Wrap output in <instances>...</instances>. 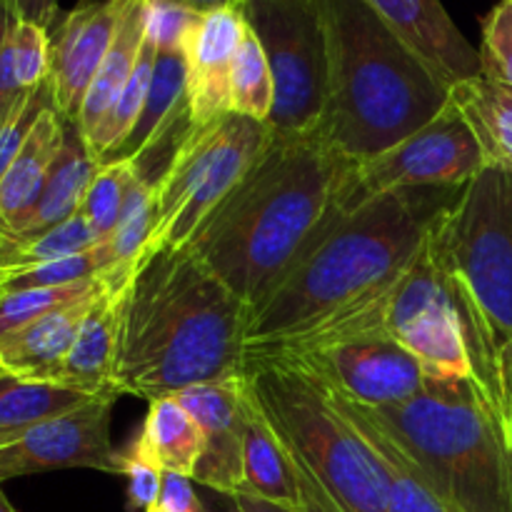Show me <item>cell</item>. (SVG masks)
<instances>
[{"label":"cell","mask_w":512,"mask_h":512,"mask_svg":"<svg viewBox=\"0 0 512 512\" xmlns=\"http://www.w3.org/2000/svg\"><path fill=\"white\" fill-rule=\"evenodd\" d=\"M355 163L315 128L273 133L263 155L200 225L188 248L253 313L345 208Z\"/></svg>","instance_id":"6da1fadb"},{"label":"cell","mask_w":512,"mask_h":512,"mask_svg":"<svg viewBox=\"0 0 512 512\" xmlns=\"http://www.w3.org/2000/svg\"><path fill=\"white\" fill-rule=\"evenodd\" d=\"M250 308L193 253L150 250L123 285L113 388L148 403L243 373Z\"/></svg>","instance_id":"7a4b0ae2"},{"label":"cell","mask_w":512,"mask_h":512,"mask_svg":"<svg viewBox=\"0 0 512 512\" xmlns=\"http://www.w3.org/2000/svg\"><path fill=\"white\" fill-rule=\"evenodd\" d=\"M460 190H395L353 210L340 208L250 313L245 348L293 338L380 293L415 258L433 220Z\"/></svg>","instance_id":"3957f363"},{"label":"cell","mask_w":512,"mask_h":512,"mask_svg":"<svg viewBox=\"0 0 512 512\" xmlns=\"http://www.w3.org/2000/svg\"><path fill=\"white\" fill-rule=\"evenodd\" d=\"M470 385L512 450V175L485 168L430 225Z\"/></svg>","instance_id":"277c9868"},{"label":"cell","mask_w":512,"mask_h":512,"mask_svg":"<svg viewBox=\"0 0 512 512\" xmlns=\"http://www.w3.org/2000/svg\"><path fill=\"white\" fill-rule=\"evenodd\" d=\"M328 45L320 135L350 160H368L413 135L448 105L435 70L360 0H315Z\"/></svg>","instance_id":"5b68a950"},{"label":"cell","mask_w":512,"mask_h":512,"mask_svg":"<svg viewBox=\"0 0 512 512\" xmlns=\"http://www.w3.org/2000/svg\"><path fill=\"white\" fill-rule=\"evenodd\" d=\"M328 395L450 512H512V450L470 380L430 378L423 393L383 408Z\"/></svg>","instance_id":"8992f818"},{"label":"cell","mask_w":512,"mask_h":512,"mask_svg":"<svg viewBox=\"0 0 512 512\" xmlns=\"http://www.w3.org/2000/svg\"><path fill=\"white\" fill-rule=\"evenodd\" d=\"M250 398L340 512H390V470L328 393L293 368L243 363Z\"/></svg>","instance_id":"52a82bcc"},{"label":"cell","mask_w":512,"mask_h":512,"mask_svg":"<svg viewBox=\"0 0 512 512\" xmlns=\"http://www.w3.org/2000/svg\"><path fill=\"white\" fill-rule=\"evenodd\" d=\"M273 140V128L238 113L190 128L155 180V228L150 250L188 248L200 225L233 193Z\"/></svg>","instance_id":"ba28073f"},{"label":"cell","mask_w":512,"mask_h":512,"mask_svg":"<svg viewBox=\"0 0 512 512\" xmlns=\"http://www.w3.org/2000/svg\"><path fill=\"white\" fill-rule=\"evenodd\" d=\"M273 73V133H308L328 93V45L315 0H245L238 5Z\"/></svg>","instance_id":"9c48e42d"},{"label":"cell","mask_w":512,"mask_h":512,"mask_svg":"<svg viewBox=\"0 0 512 512\" xmlns=\"http://www.w3.org/2000/svg\"><path fill=\"white\" fill-rule=\"evenodd\" d=\"M483 170V150L463 113L448 98V105L413 135L355 163L345 208L353 210L395 190L465 188Z\"/></svg>","instance_id":"30bf717a"},{"label":"cell","mask_w":512,"mask_h":512,"mask_svg":"<svg viewBox=\"0 0 512 512\" xmlns=\"http://www.w3.org/2000/svg\"><path fill=\"white\" fill-rule=\"evenodd\" d=\"M243 363H278L318 383L328 393L365 408H383L423 393L430 375L388 335H358L303 350L258 355Z\"/></svg>","instance_id":"8fae6325"},{"label":"cell","mask_w":512,"mask_h":512,"mask_svg":"<svg viewBox=\"0 0 512 512\" xmlns=\"http://www.w3.org/2000/svg\"><path fill=\"white\" fill-rule=\"evenodd\" d=\"M385 330L435 380H470L463 333L430 248V230L415 258L395 278Z\"/></svg>","instance_id":"7c38bea8"},{"label":"cell","mask_w":512,"mask_h":512,"mask_svg":"<svg viewBox=\"0 0 512 512\" xmlns=\"http://www.w3.org/2000/svg\"><path fill=\"white\" fill-rule=\"evenodd\" d=\"M118 395L43 420L18 438L0 443V483L50 470H100L123 475V453L110 440V418Z\"/></svg>","instance_id":"4fadbf2b"},{"label":"cell","mask_w":512,"mask_h":512,"mask_svg":"<svg viewBox=\"0 0 512 512\" xmlns=\"http://www.w3.org/2000/svg\"><path fill=\"white\" fill-rule=\"evenodd\" d=\"M128 0H80L50 28V90L60 118L75 123L108 55Z\"/></svg>","instance_id":"5bb4252c"},{"label":"cell","mask_w":512,"mask_h":512,"mask_svg":"<svg viewBox=\"0 0 512 512\" xmlns=\"http://www.w3.org/2000/svg\"><path fill=\"white\" fill-rule=\"evenodd\" d=\"M175 398L185 405L203 433V455L193 480L205 490L238 495L245 488V423L248 388L243 373L218 383L193 385Z\"/></svg>","instance_id":"9a60e30c"},{"label":"cell","mask_w":512,"mask_h":512,"mask_svg":"<svg viewBox=\"0 0 512 512\" xmlns=\"http://www.w3.org/2000/svg\"><path fill=\"white\" fill-rule=\"evenodd\" d=\"M248 33V23L238 5L198 15L185 40L188 63L190 125L205 128L230 113V75L235 55Z\"/></svg>","instance_id":"2e32d148"},{"label":"cell","mask_w":512,"mask_h":512,"mask_svg":"<svg viewBox=\"0 0 512 512\" xmlns=\"http://www.w3.org/2000/svg\"><path fill=\"white\" fill-rule=\"evenodd\" d=\"M405 40L448 88L483 75L480 50L460 33L443 0H360Z\"/></svg>","instance_id":"e0dca14e"},{"label":"cell","mask_w":512,"mask_h":512,"mask_svg":"<svg viewBox=\"0 0 512 512\" xmlns=\"http://www.w3.org/2000/svg\"><path fill=\"white\" fill-rule=\"evenodd\" d=\"M110 280L113 278L105 273L103 280L83 298L70 300V303L30 320L23 328L0 335V370L15 375V378L53 385L55 373L63 365L85 315L90 313Z\"/></svg>","instance_id":"ac0fdd59"},{"label":"cell","mask_w":512,"mask_h":512,"mask_svg":"<svg viewBox=\"0 0 512 512\" xmlns=\"http://www.w3.org/2000/svg\"><path fill=\"white\" fill-rule=\"evenodd\" d=\"M123 285L113 283V280L105 285V290L93 303L90 313L85 315L63 365L55 373L53 385L78 390V393L85 395H120L113 388V373L115 358H118Z\"/></svg>","instance_id":"d6986e66"},{"label":"cell","mask_w":512,"mask_h":512,"mask_svg":"<svg viewBox=\"0 0 512 512\" xmlns=\"http://www.w3.org/2000/svg\"><path fill=\"white\" fill-rule=\"evenodd\" d=\"M65 120L55 105L43 110L20 153L0 178V225L13 233L15 225L38 203L43 185L63 150Z\"/></svg>","instance_id":"ffe728a7"},{"label":"cell","mask_w":512,"mask_h":512,"mask_svg":"<svg viewBox=\"0 0 512 512\" xmlns=\"http://www.w3.org/2000/svg\"><path fill=\"white\" fill-rule=\"evenodd\" d=\"M98 168L100 165L90 155L78 125L65 120L63 150H60L58 160H55L48 180H45L38 203L15 225L13 235L30 238V235L43 233V230L68 220L70 215L80 213V205H83L85 193H88Z\"/></svg>","instance_id":"44dd1931"},{"label":"cell","mask_w":512,"mask_h":512,"mask_svg":"<svg viewBox=\"0 0 512 512\" xmlns=\"http://www.w3.org/2000/svg\"><path fill=\"white\" fill-rule=\"evenodd\" d=\"M145 23H148V0H128L113 45L100 63L98 73H95L93 83L85 93L83 105H80L78 120H75L85 143L98 133L113 105L118 103L125 83L133 75L145 40Z\"/></svg>","instance_id":"7402d4cb"},{"label":"cell","mask_w":512,"mask_h":512,"mask_svg":"<svg viewBox=\"0 0 512 512\" xmlns=\"http://www.w3.org/2000/svg\"><path fill=\"white\" fill-rule=\"evenodd\" d=\"M450 100L473 130L485 168L512 175V88L478 75L455 83Z\"/></svg>","instance_id":"603a6c76"},{"label":"cell","mask_w":512,"mask_h":512,"mask_svg":"<svg viewBox=\"0 0 512 512\" xmlns=\"http://www.w3.org/2000/svg\"><path fill=\"white\" fill-rule=\"evenodd\" d=\"M133 445L163 473L193 478L195 465L203 455V433L185 405L175 395H168L150 403Z\"/></svg>","instance_id":"cb8c5ba5"},{"label":"cell","mask_w":512,"mask_h":512,"mask_svg":"<svg viewBox=\"0 0 512 512\" xmlns=\"http://www.w3.org/2000/svg\"><path fill=\"white\" fill-rule=\"evenodd\" d=\"M240 493H250L290 512H298L293 465H290L283 443L258 410L255 400L250 398V393L248 423H245V488Z\"/></svg>","instance_id":"d4e9b609"},{"label":"cell","mask_w":512,"mask_h":512,"mask_svg":"<svg viewBox=\"0 0 512 512\" xmlns=\"http://www.w3.org/2000/svg\"><path fill=\"white\" fill-rule=\"evenodd\" d=\"M93 398L98 395L15 378V375L0 370V443H8L33 425L55 418V415L70 413Z\"/></svg>","instance_id":"484cf974"},{"label":"cell","mask_w":512,"mask_h":512,"mask_svg":"<svg viewBox=\"0 0 512 512\" xmlns=\"http://www.w3.org/2000/svg\"><path fill=\"white\" fill-rule=\"evenodd\" d=\"M155 58H158V45L155 40L145 33L143 48H140L138 63H135L133 75L125 83L123 93H120L118 103L113 105V110L108 113V118L103 120V125L98 128V133L88 140V150L95 158V163L103 165L108 163L115 155V150L125 143V138L130 135V130L138 123L140 113H143V105L148 100L150 83H153V68Z\"/></svg>","instance_id":"4316f807"},{"label":"cell","mask_w":512,"mask_h":512,"mask_svg":"<svg viewBox=\"0 0 512 512\" xmlns=\"http://www.w3.org/2000/svg\"><path fill=\"white\" fill-rule=\"evenodd\" d=\"M273 100L275 88L268 58H265L258 35L248 28L235 55L233 75H230V113L268 123L273 113Z\"/></svg>","instance_id":"83f0119b"},{"label":"cell","mask_w":512,"mask_h":512,"mask_svg":"<svg viewBox=\"0 0 512 512\" xmlns=\"http://www.w3.org/2000/svg\"><path fill=\"white\" fill-rule=\"evenodd\" d=\"M98 275H105V265L98 248H93L88 253L70 255L63 260L3 268L0 270V295L30 288H60V285L83 283Z\"/></svg>","instance_id":"f1b7e54d"},{"label":"cell","mask_w":512,"mask_h":512,"mask_svg":"<svg viewBox=\"0 0 512 512\" xmlns=\"http://www.w3.org/2000/svg\"><path fill=\"white\" fill-rule=\"evenodd\" d=\"M100 243L98 233L93 225L85 220L83 213L70 215L63 223L53 225V228L43 230L30 238H18V250L13 255V265H33V263H48V260H63L70 255H80L93 250Z\"/></svg>","instance_id":"f546056e"},{"label":"cell","mask_w":512,"mask_h":512,"mask_svg":"<svg viewBox=\"0 0 512 512\" xmlns=\"http://www.w3.org/2000/svg\"><path fill=\"white\" fill-rule=\"evenodd\" d=\"M133 178H135L133 160H113V163H103L98 168V173H95L93 183H90L88 193H85L83 205H80V213H83L85 220L93 225V230L98 233L100 240H105L110 233H113Z\"/></svg>","instance_id":"4dcf8cb0"},{"label":"cell","mask_w":512,"mask_h":512,"mask_svg":"<svg viewBox=\"0 0 512 512\" xmlns=\"http://www.w3.org/2000/svg\"><path fill=\"white\" fill-rule=\"evenodd\" d=\"M100 280H103V275L83 280V283L60 285V288H30L3 293L0 295V335L13 333V330L23 328L30 320L40 318V315L50 313V310L60 308V305L83 298Z\"/></svg>","instance_id":"1f68e13d"},{"label":"cell","mask_w":512,"mask_h":512,"mask_svg":"<svg viewBox=\"0 0 512 512\" xmlns=\"http://www.w3.org/2000/svg\"><path fill=\"white\" fill-rule=\"evenodd\" d=\"M50 105H53V90H50V80H45L40 88L28 90V93L20 95V98L10 105L8 113L3 115V120H0V178H3L5 170L10 168L15 155L20 153L25 140H28L35 120H38L40 115H43V110L50 108Z\"/></svg>","instance_id":"d6a6232c"},{"label":"cell","mask_w":512,"mask_h":512,"mask_svg":"<svg viewBox=\"0 0 512 512\" xmlns=\"http://www.w3.org/2000/svg\"><path fill=\"white\" fill-rule=\"evenodd\" d=\"M480 65L485 78L512 88V0H500L483 18Z\"/></svg>","instance_id":"836d02e7"},{"label":"cell","mask_w":512,"mask_h":512,"mask_svg":"<svg viewBox=\"0 0 512 512\" xmlns=\"http://www.w3.org/2000/svg\"><path fill=\"white\" fill-rule=\"evenodd\" d=\"M13 53H15V80H18L23 93L40 88V85L50 78V30L48 28L18 20V23H15Z\"/></svg>","instance_id":"e575fe53"},{"label":"cell","mask_w":512,"mask_h":512,"mask_svg":"<svg viewBox=\"0 0 512 512\" xmlns=\"http://www.w3.org/2000/svg\"><path fill=\"white\" fill-rule=\"evenodd\" d=\"M363 438L378 450V455L390 470V512H450L418 483V478L408 473V468L383 443L368 438L365 433Z\"/></svg>","instance_id":"d590c367"},{"label":"cell","mask_w":512,"mask_h":512,"mask_svg":"<svg viewBox=\"0 0 512 512\" xmlns=\"http://www.w3.org/2000/svg\"><path fill=\"white\" fill-rule=\"evenodd\" d=\"M120 453H123V478L128 480L125 508L130 512H148L158 503L165 473L133 443L128 448H120Z\"/></svg>","instance_id":"8d00e7d4"},{"label":"cell","mask_w":512,"mask_h":512,"mask_svg":"<svg viewBox=\"0 0 512 512\" xmlns=\"http://www.w3.org/2000/svg\"><path fill=\"white\" fill-rule=\"evenodd\" d=\"M285 453H288L290 465H293L295 488H298V512H340L338 505L328 498V493H325V490L320 488L318 480L313 478V473L305 468L303 460L288 448H285Z\"/></svg>","instance_id":"74e56055"},{"label":"cell","mask_w":512,"mask_h":512,"mask_svg":"<svg viewBox=\"0 0 512 512\" xmlns=\"http://www.w3.org/2000/svg\"><path fill=\"white\" fill-rule=\"evenodd\" d=\"M153 508H158L160 512H200L203 503H200V495L195 493L193 478L165 473L160 498Z\"/></svg>","instance_id":"f35d334b"},{"label":"cell","mask_w":512,"mask_h":512,"mask_svg":"<svg viewBox=\"0 0 512 512\" xmlns=\"http://www.w3.org/2000/svg\"><path fill=\"white\" fill-rule=\"evenodd\" d=\"M0 8L18 20L43 25L48 30L58 20V0H0Z\"/></svg>","instance_id":"ab89813d"},{"label":"cell","mask_w":512,"mask_h":512,"mask_svg":"<svg viewBox=\"0 0 512 512\" xmlns=\"http://www.w3.org/2000/svg\"><path fill=\"white\" fill-rule=\"evenodd\" d=\"M200 503H203L200 512H243L233 495L215 493V490H208V495H200Z\"/></svg>","instance_id":"60d3db41"},{"label":"cell","mask_w":512,"mask_h":512,"mask_svg":"<svg viewBox=\"0 0 512 512\" xmlns=\"http://www.w3.org/2000/svg\"><path fill=\"white\" fill-rule=\"evenodd\" d=\"M163 3L180 5V8H188L193 13H210V10L230 8V5H240V0H163Z\"/></svg>","instance_id":"b9f144b4"},{"label":"cell","mask_w":512,"mask_h":512,"mask_svg":"<svg viewBox=\"0 0 512 512\" xmlns=\"http://www.w3.org/2000/svg\"><path fill=\"white\" fill-rule=\"evenodd\" d=\"M233 498L243 512H290V510L280 508V505L268 503V500L255 498V495H250V493H238V495H233Z\"/></svg>","instance_id":"7bdbcfd3"},{"label":"cell","mask_w":512,"mask_h":512,"mask_svg":"<svg viewBox=\"0 0 512 512\" xmlns=\"http://www.w3.org/2000/svg\"><path fill=\"white\" fill-rule=\"evenodd\" d=\"M18 250V235L8 233V230L0 225V270L8 268L13 263V255Z\"/></svg>","instance_id":"ee69618b"},{"label":"cell","mask_w":512,"mask_h":512,"mask_svg":"<svg viewBox=\"0 0 512 512\" xmlns=\"http://www.w3.org/2000/svg\"><path fill=\"white\" fill-rule=\"evenodd\" d=\"M0 512H18L13 508V503L8 500V495H5L3 490V483H0Z\"/></svg>","instance_id":"f6af8a7d"},{"label":"cell","mask_w":512,"mask_h":512,"mask_svg":"<svg viewBox=\"0 0 512 512\" xmlns=\"http://www.w3.org/2000/svg\"><path fill=\"white\" fill-rule=\"evenodd\" d=\"M8 113V110H5V105H3V100H0V120H3V115Z\"/></svg>","instance_id":"bcb514c9"},{"label":"cell","mask_w":512,"mask_h":512,"mask_svg":"<svg viewBox=\"0 0 512 512\" xmlns=\"http://www.w3.org/2000/svg\"><path fill=\"white\" fill-rule=\"evenodd\" d=\"M148 512H160V510H158V508H150Z\"/></svg>","instance_id":"7dc6e473"},{"label":"cell","mask_w":512,"mask_h":512,"mask_svg":"<svg viewBox=\"0 0 512 512\" xmlns=\"http://www.w3.org/2000/svg\"><path fill=\"white\" fill-rule=\"evenodd\" d=\"M240 3H245V0H240Z\"/></svg>","instance_id":"c3c4849f"}]
</instances>
